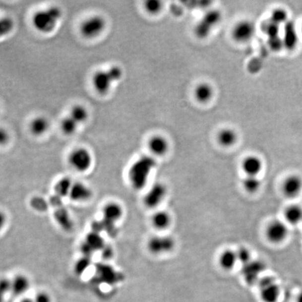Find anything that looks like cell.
Here are the masks:
<instances>
[{"label": "cell", "instance_id": "obj_1", "mask_svg": "<svg viewBox=\"0 0 302 302\" xmlns=\"http://www.w3.org/2000/svg\"><path fill=\"white\" fill-rule=\"evenodd\" d=\"M62 15V10L58 6H51L39 10L32 16V25L40 33H51L57 27Z\"/></svg>", "mask_w": 302, "mask_h": 302}, {"label": "cell", "instance_id": "obj_2", "mask_svg": "<svg viewBox=\"0 0 302 302\" xmlns=\"http://www.w3.org/2000/svg\"><path fill=\"white\" fill-rule=\"evenodd\" d=\"M122 76V70L120 66H113L95 72L92 77V83L97 93L106 95L112 89L114 83L121 80Z\"/></svg>", "mask_w": 302, "mask_h": 302}, {"label": "cell", "instance_id": "obj_3", "mask_svg": "<svg viewBox=\"0 0 302 302\" xmlns=\"http://www.w3.org/2000/svg\"><path fill=\"white\" fill-rule=\"evenodd\" d=\"M93 163L92 153L83 147L75 148L68 156L69 166L78 173H85L90 170Z\"/></svg>", "mask_w": 302, "mask_h": 302}, {"label": "cell", "instance_id": "obj_4", "mask_svg": "<svg viewBox=\"0 0 302 302\" xmlns=\"http://www.w3.org/2000/svg\"><path fill=\"white\" fill-rule=\"evenodd\" d=\"M154 165V161L152 158H141L133 164L129 171V180L134 187H141L143 182L147 180L148 174Z\"/></svg>", "mask_w": 302, "mask_h": 302}, {"label": "cell", "instance_id": "obj_5", "mask_svg": "<svg viewBox=\"0 0 302 302\" xmlns=\"http://www.w3.org/2000/svg\"><path fill=\"white\" fill-rule=\"evenodd\" d=\"M107 26V21L100 15H93L83 20L80 25V32L86 39H94L102 35Z\"/></svg>", "mask_w": 302, "mask_h": 302}, {"label": "cell", "instance_id": "obj_6", "mask_svg": "<svg viewBox=\"0 0 302 302\" xmlns=\"http://www.w3.org/2000/svg\"><path fill=\"white\" fill-rule=\"evenodd\" d=\"M221 13L211 10L204 15L196 25L194 33L199 38L204 39L210 35L213 29L221 21Z\"/></svg>", "mask_w": 302, "mask_h": 302}, {"label": "cell", "instance_id": "obj_7", "mask_svg": "<svg viewBox=\"0 0 302 302\" xmlns=\"http://www.w3.org/2000/svg\"><path fill=\"white\" fill-rule=\"evenodd\" d=\"M260 298L263 302L279 301L281 290L275 279L271 276H265L259 280Z\"/></svg>", "mask_w": 302, "mask_h": 302}, {"label": "cell", "instance_id": "obj_8", "mask_svg": "<svg viewBox=\"0 0 302 302\" xmlns=\"http://www.w3.org/2000/svg\"><path fill=\"white\" fill-rule=\"evenodd\" d=\"M288 225L282 221H273L267 225L265 235L268 242L273 244H281L287 240L288 237Z\"/></svg>", "mask_w": 302, "mask_h": 302}, {"label": "cell", "instance_id": "obj_9", "mask_svg": "<svg viewBox=\"0 0 302 302\" xmlns=\"http://www.w3.org/2000/svg\"><path fill=\"white\" fill-rule=\"evenodd\" d=\"M256 27L251 20H242L233 27L232 35L234 39L240 43L248 42L255 35Z\"/></svg>", "mask_w": 302, "mask_h": 302}, {"label": "cell", "instance_id": "obj_10", "mask_svg": "<svg viewBox=\"0 0 302 302\" xmlns=\"http://www.w3.org/2000/svg\"><path fill=\"white\" fill-rule=\"evenodd\" d=\"M175 246V242L172 237L168 236H157L152 237L148 241V250L153 255H159L168 253Z\"/></svg>", "mask_w": 302, "mask_h": 302}, {"label": "cell", "instance_id": "obj_11", "mask_svg": "<svg viewBox=\"0 0 302 302\" xmlns=\"http://www.w3.org/2000/svg\"><path fill=\"white\" fill-rule=\"evenodd\" d=\"M281 190L283 195L288 199H295L302 192V178L298 175L287 177L283 181Z\"/></svg>", "mask_w": 302, "mask_h": 302}, {"label": "cell", "instance_id": "obj_12", "mask_svg": "<svg viewBox=\"0 0 302 302\" xmlns=\"http://www.w3.org/2000/svg\"><path fill=\"white\" fill-rule=\"evenodd\" d=\"M166 194V186L161 182H157L152 186L145 195L143 203L148 208L153 209L161 204Z\"/></svg>", "mask_w": 302, "mask_h": 302}, {"label": "cell", "instance_id": "obj_13", "mask_svg": "<svg viewBox=\"0 0 302 302\" xmlns=\"http://www.w3.org/2000/svg\"><path fill=\"white\" fill-rule=\"evenodd\" d=\"M93 196V190L89 185L81 181H74L69 197L76 203H84L90 200Z\"/></svg>", "mask_w": 302, "mask_h": 302}, {"label": "cell", "instance_id": "obj_14", "mask_svg": "<svg viewBox=\"0 0 302 302\" xmlns=\"http://www.w3.org/2000/svg\"><path fill=\"white\" fill-rule=\"evenodd\" d=\"M102 214L104 223L113 225L122 218L124 211L120 204L116 201H111L104 206Z\"/></svg>", "mask_w": 302, "mask_h": 302}, {"label": "cell", "instance_id": "obj_15", "mask_svg": "<svg viewBox=\"0 0 302 302\" xmlns=\"http://www.w3.org/2000/svg\"><path fill=\"white\" fill-rule=\"evenodd\" d=\"M242 167L245 175L257 177L263 169V163L257 155H248L244 158Z\"/></svg>", "mask_w": 302, "mask_h": 302}, {"label": "cell", "instance_id": "obj_16", "mask_svg": "<svg viewBox=\"0 0 302 302\" xmlns=\"http://www.w3.org/2000/svg\"><path fill=\"white\" fill-rule=\"evenodd\" d=\"M148 147L153 155L163 156L169 151L170 145L166 138L161 135H156L152 136L149 139Z\"/></svg>", "mask_w": 302, "mask_h": 302}, {"label": "cell", "instance_id": "obj_17", "mask_svg": "<svg viewBox=\"0 0 302 302\" xmlns=\"http://www.w3.org/2000/svg\"><path fill=\"white\" fill-rule=\"evenodd\" d=\"M243 276L250 284L259 281V275L263 271L264 264L259 262H250L243 265Z\"/></svg>", "mask_w": 302, "mask_h": 302}, {"label": "cell", "instance_id": "obj_18", "mask_svg": "<svg viewBox=\"0 0 302 302\" xmlns=\"http://www.w3.org/2000/svg\"><path fill=\"white\" fill-rule=\"evenodd\" d=\"M103 239L97 232L89 234L85 238L84 243L83 245V252L86 255H90L93 252L103 248Z\"/></svg>", "mask_w": 302, "mask_h": 302}, {"label": "cell", "instance_id": "obj_19", "mask_svg": "<svg viewBox=\"0 0 302 302\" xmlns=\"http://www.w3.org/2000/svg\"><path fill=\"white\" fill-rule=\"evenodd\" d=\"M282 39L284 47L288 50H293L296 47L298 42V36L293 22L288 21L286 24Z\"/></svg>", "mask_w": 302, "mask_h": 302}, {"label": "cell", "instance_id": "obj_20", "mask_svg": "<svg viewBox=\"0 0 302 302\" xmlns=\"http://www.w3.org/2000/svg\"><path fill=\"white\" fill-rule=\"evenodd\" d=\"M50 127V122L47 118L44 117H37L32 119L30 124V132L35 136H42Z\"/></svg>", "mask_w": 302, "mask_h": 302}, {"label": "cell", "instance_id": "obj_21", "mask_svg": "<svg viewBox=\"0 0 302 302\" xmlns=\"http://www.w3.org/2000/svg\"><path fill=\"white\" fill-rule=\"evenodd\" d=\"M283 215L287 223L290 225H298L302 221V207L299 204H291L285 209Z\"/></svg>", "mask_w": 302, "mask_h": 302}, {"label": "cell", "instance_id": "obj_22", "mask_svg": "<svg viewBox=\"0 0 302 302\" xmlns=\"http://www.w3.org/2000/svg\"><path fill=\"white\" fill-rule=\"evenodd\" d=\"M30 287V279L24 274H18L11 280V291L16 295H23Z\"/></svg>", "mask_w": 302, "mask_h": 302}, {"label": "cell", "instance_id": "obj_23", "mask_svg": "<svg viewBox=\"0 0 302 302\" xmlns=\"http://www.w3.org/2000/svg\"><path fill=\"white\" fill-rule=\"evenodd\" d=\"M238 135L237 132L231 128H225L218 134V143L224 147H231L237 143Z\"/></svg>", "mask_w": 302, "mask_h": 302}, {"label": "cell", "instance_id": "obj_24", "mask_svg": "<svg viewBox=\"0 0 302 302\" xmlns=\"http://www.w3.org/2000/svg\"><path fill=\"white\" fill-rule=\"evenodd\" d=\"M151 221L152 224L157 230H165L170 226L172 217L167 211H158L153 214Z\"/></svg>", "mask_w": 302, "mask_h": 302}, {"label": "cell", "instance_id": "obj_25", "mask_svg": "<svg viewBox=\"0 0 302 302\" xmlns=\"http://www.w3.org/2000/svg\"><path fill=\"white\" fill-rule=\"evenodd\" d=\"M238 262L237 252L231 249H228L222 252L219 257V264L223 269L230 271L234 269Z\"/></svg>", "mask_w": 302, "mask_h": 302}, {"label": "cell", "instance_id": "obj_26", "mask_svg": "<svg viewBox=\"0 0 302 302\" xmlns=\"http://www.w3.org/2000/svg\"><path fill=\"white\" fill-rule=\"evenodd\" d=\"M194 96L200 103H206L211 100L213 96V88L207 83H202L196 87Z\"/></svg>", "mask_w": 302, "mask_h": 302}, {"label": "cell", "instance_id": "obj_27", "mask_svg": "<svg viewBox=\"0 0 302 302\" xmlns=\"http://www.w3.org/2000/svg\"><path fill=\"white\" fill-rule=\"evenodd\" d=\"M74 181L69 177H63L56 181L54 185V192L60 197H69L70 190Z\"/></svg>", "mask_w": 302, "mask_h": 302}, {"label": "cell", "instance_id": "obj_28", "mask_svg": "<svg viewBox=\"0 0 302 302\" xmlns=\"http://www.w3.org/2000/svg\"><path fill=\"white\" fill-rule=\"evenodd\" d=\"M68 116L71 117L76 123L81 125L88 120L89 114L84 106L76 105L73 106Z\"/></svg>", "mask_w": 302, "mask_h": 302}, {"label": "cell", "instance_id": "obj_29", "mask_svg": "<svg viewBox=\"0 0 302 302\" xmlns=\"http://www.w3.org/2000/svg\"><path fill=\"white\" fill-rule=\"evenodd\" d=\"M244 190L250 194H255L260 190L261 181L257 177L246 176L242 182Z\"/></svg>", "mask_w": 302, "mask_h": 302}, {"label": "cell", "instance_id": "obj_30", "mask_svg": "<svg viewBox=\"0 0 302 302\" xmlns=\"http://www.w3.org/2000/svg\"><path fill=\"white\" fill-rule=\"evenodd\" d=\"M15 27V21L11 17H0V38L11 34Z\"/></svg>", "mask_w": 302, "mask_h": 302}, {"label": "cell", "instance_id": "obj_31", "mask_svg": "<svg viewBox=\"0 0 302 302\" xmlns=\"http://www.w3.org/2000/svg\"><path fill=\"white\" fill-rule=\"evenodd\" d=\"M79 126V124L76 123L69 116L64 118L61 122V129L64 134L68 136L74 134Z\"/></svg>", "mask_w": 302, "mask_h": 302}, {"label": "cell", "instance_id": "obj_32", "mask_svg": "<svg viewBox=\"0 0 302 302\" xmlns=\"http://www.w3.org/2000/svg\"><path fill=\"white\" fill-rule=\"evenodd\" d=\"M270 20L276 25H281L288 22V13L286 10L282 8H275L271 15Z\"/></svg>", "mask_w": 302, "mask_h": 302}, {"label": "cell", "instance_id": "obj_33", "mask_svg": "<svg viewBox=\"0 0 302 302\" xmlns=\"http://www.w3.org/2000/svg\"><path fill=\"white\" fill-rule=\"evenodd\" d=\"M163 2L159 0H148L145 3V8L146 11L151 14L154 15L160 13L163 9Z\"/></svg>", "mask_w": 302, "mask_h": 302}, {"label": "cell", "instance_id": "obj_34", "mask_svg": "<svg viewBox=\"0 0 302 302\" xmlns=\"http://www.w3.org/2000/svg\"><path fill=\"white\" fill-rule=\"evenodd\" d=\"M236 252L238 262L243 264V265L251 262V260H250L251 253H250V250L248 248L242 247L238 250H237Z\"/></svg>", "mask_w": 302, "mask_h": 302}, {"label": "cell", "instance_id": "obj_35", "mask_svg": "<svg viewBox=\"0 0 302 302\" xmlns=\"http://www.w3.org/2000/svg\"><path fill=\"white\" fill-rule=\"evenodd\" d=\"M264 31L269 36V38L277 37V36H279V25H276V23H273L271 20H269V22L266 24Z\"/></svg>", "mask_w": 302, "mask_h": 302}, {"label": "cell", "instance_id": "obj_36", "mask_svg": "<svg viewBox=\"0 0 302 302\" xmlns=\"http://www.w3.org/2000/svg\"><path fill=\"white\" fill-rule=\"evenodd\" d=\"M269 45L271 48V49L274 51L281 50L282 48L284 47L282 37H280L279 35L277 36V37L269 38Z\"/></svg>", "mask_w": 302, "mask_h": 302}, {"label": "cell", "instance_id": "obj_37", "mask_svg": "<svg viewBox=\"0 0 302 302\" xmlns=\"http://www.w3.org/2000/svg\"><path fill=\"white\" fill-rule=\"evenodd\" d=\"M9 291H11V280L7 278L0 279V292L6 295Z\"/></svg>", "mask_w": 302, "mask_h": 302}, {"label": "cell", "instance_id": "obj_38", "mask_svg": "<svg viewBox=\"0 0 302 302\" xmlns=\"http://www.w3.org/2000/svg\"><path fill=\"white\" fill-rule=\"evenodd\" d=\"M10 140L9 133L4 128L0 127V146L7 144Z\"/></svg>", "mask_w": 302, "mask_h": 302}, {"label": "cell", "instance_id": "obj_39", "mask_svg": "<svg viewBox=\"0 0 302 302\" xmlns=\"http://www.w3.org/2000/svg\"><path fill=\"white\" fill-rule=\"evenodd\" d=\"M35 302H51V298L50 295L45 292H40L36 295Z\"/></svg>", "mask_w": 302, "mask_h": 302}, {"label": "cell", "instance_id": "obj_40", "mask_svg": "<svg viewBox=\"0 0 302 302\" xmlns=\"http://www.w3.org/2000/svg\"><path fill=\"white\" fill-rule=\"evenodd\" d=\"M6 223H7V216L4 211L0 210V232L2 231Z\"/></svg>", "mask_w": 302, "mask_h": 302}, {"label": "cell", "instance_id": "obj_41", "mask_svg": "<svg viewBox=\"0 0 302 302\" xmlns=\"http://www.w3.org/2000/svg\"><path fill=\"white\" fill-rule=\"evenodd\" d=\"M297 302H302V291L298 295Z\"/></svg>", "mask_w": 302, "mask_h": 302}, {"label": "cell", "instance_id": "obj_42", "mask_svg": "<svg viewBox=\"0 0 302 302\" xmlns=\"http://www.w3.org/2000/svg\"><path fill=\"white\" fill-rule=\"evenodd\" d=\"M4 293H1V292H0V302H4Z\"/></svg>", "mask_w": 302, "mask_h": 302}, {"label": "cell", "instance_id": "obj_43", "mask_svg": "<svg viewBox=\"0 0 302 302\" xmlns=\"http://www.w3.org/2000/svg\"><path fill=\"white\" fill-rule=\"evenodd\" d=\"M20 302H35V301H34V300H31V299L25 298L23 299V300H21Z\"/></svg>", "mask_w": 302, "mask_h": 302}]
</instances>
